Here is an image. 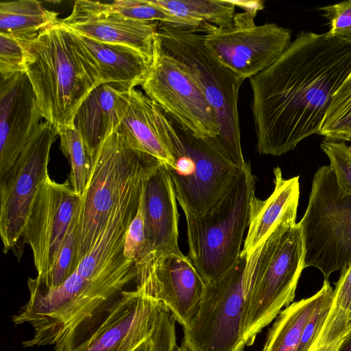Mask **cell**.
<instances>
[{"instance_id":"25","label":"cell","mask_w":351,"mask_h":351,"mask_svg":"<svg viewBox=\"0 0 351 351\" xmlns=\"http://www.w3.org/2000/svg\"><path fill=\"white\" fill-rule=\"evenodd\" d=\"M59 20L58 13L48 10L36 0L0 3V34L20 43L32 40Z\"/></svg>"},{"instance_id":"23","label":"cell","mask_w":351,"mask_h":351,"mask_svg":"<svg viewBox=\"0 0 351 351\" xmlns=\"http://www.w3.org/2000/svg\"><path fill=\"white\" fill-rule=\"evenodd\" d=\"M162 113L145 94L133 88L128 111L117 132L134 149L170 166L173 158L167 144Z\"/></svg>"},{"instance_id":"24","label":"cell","mask_w":351,"mask_h":351,"mask_svg":"<svg viewBox=\"0 0 351 351\" xmlns=\"http://www.w3.org/2000/svg\"><path fill=\"white\" fill-rule=\"evenodd\" d=\"M73 33L95 59L101 83L114 82L131 88L142 84L151 64L141 53L127 46L101 43Z\"/></svg>"},{"instance_id":"9","label":"cell","mask_w":351,"mask_h":351,"mask_svg":"<svg viewBox=\"0 0 351 351\" xmlns=\"http://www.w3.org/2000/svg\"><path fill=\"white\" fill-rule=\"evenodd\" d=\"M298 223L304 267L318 269L328 280L351 263V195L341 191L330 165L315 172L307 208Z\"/></svg>"},{"instance_id":"26","label":"cell","mask_w":351,"mask_h":351,"mask_svg":"<svg viewBox=\"0 0 351 351\" xmlns=\"http://www.w3.org/2000/svg\"><path fill=\"white\" fill-rule=\"evenodd\" d=\"M325 291L292 302L280 311L270 328L262 351H297L303 328Z\"/></svg>"},{"instance_id":"17","label":"cell","mask_w":351,"mask_h":351,"mask_svg":"<svg viewBox=\"0 0 351 351\" xmlns=\"http://www.w3.org/2000/svg\"><path fill=\"white\" fill-rule=\"evenodd\" d=\"M60 22L74 32L101 43L129 47L152 63L159 45L158 22L131 19L112 10L108 3L77 0Z\"/></svg>"},{"instance_id":"15","label":"cell","mask_w":351,"mask_h":351,"mask_svg":"<svg viewBox=\"0 0 351 351\" xmlns=\"http://www.w3.org/2000/svg\"><path fill=\"white\" fill-rule=\"evenodd\" d=\"M136 269L137 286L187 327L195 317L206 282L187 256L168 253L154 256Z\"/></svg>"},{"instance_id":"37","label":"cell","mask_w":351,"mask_h":351,"mask_svg":"<svg viewBox=\"0 0 351 351\" xmlns=\"http://www.w3.org/2000/svg\"><path fill=\"white\" fill-rule=\"evenodd\" d=\"M145 247V223L141 201L138 213L125 234L123 244L124 256L134 261L136 265L142 258Z\"/></svg>"},{"instance_id":"30","label":"cell","mask_w":351,"mask_h":351,"mask_svg":"<svg viewBox=\"0 0 351 351\" xmlns=\"http://www.w3.org/2000/svg\"><path fill=\"white\" fill-rule=\"evenodd\" d=\"M77 216L73 221L62 244L58 256L51 268L35 278H29L27 283L43 289H52L63 284L77 269Z\"/></svg>"},{"instance_id":"2","label":"cell","mask_w":351,"mask_h":351,"mask_svg":"<svg viewBox=\"0 0 351 351\" xmlns=\"http://www.w3.org/2000/svg\"><path fill=\"white\" fill-rule=\"evenodd\" d=\"M20 43L41 116L58 135L74 128L79 107L101 83L95 59L60 19L32 40Z\"/></svg>"},{"instance_id":"22","label":"cell","mask_w":351,"mask_h":351,"mask_svg":"<svg viewBox=\"0 0 351 351\" xmlns=\"http://www.w3.org/2000/svg\"><path fill=\"white\" fill-rule=\"evenodd\" d=\"M274 189L270 196L261 200L254 196L247 232L241 254L253 253L272 232L285 223L296 222L300 197L299 176L285 179L281 169H274Z\"/></svg>"},{"instance_id":"39","label":"cell","mask_w":351,"mask_h":351,"mask_svg":"<svg viewBox=\"0 0 351 351\" xmlns=\"http://www.w3.org/2000/svg\"><path fill=\"white\" fill-rule=\"evenodd\" d=\"M337 351H351V331L347 335Z\"/></svg>"},{"instance_id":"32","label":"cell","mask_w":351,"mask_h":351,"mask_svg":"<svg viewBox=\"0 0 351 351\" xmlns=\"http://www.w3.org/2000/svg\"><path fill=\"white\" fill-rule=\"evenodd\" d=\"M108 5L114 12L131 19L186 27L197 31L191 22L177 16L152 0H116Z\"/></svg>"},{"instance_id":"8","label":"cell","mask_w":351,"mask_h":351,"mask_svg":"<svg viewBox=\"0 0 351 351\" xmlns=\"http://www.w3.org/2000/svg\"><path fill=\"white\" fill-rule=\"evenodd\" d=\"M158 162L132 148L117 131L99 146L92 158L90 177L78 211V265L95 244L114 206L132 181Z\"/></svg>"},{"instance_id":"6","label":"cell","mask_w":351,"mask_h":351,"mask_svg":"<svg viewBox=\"0 0 351 351\" xmlns=\"http://www.w3.org/2000/svg\"><path fill=\"white\" fill-rule=\"evenodd\" d=\"M255 179L247 162L210 210L186 216L187 257L206 283L226 273L239 259L250 223Z\"/></svg>"},{"instance_id":"3","label":"cell","mask_w":351,"mask_h":351,"mask_svg":"<svg viewBox=\"0 0 351 351\" xmlns=\"http://www.w3.org/2000/svg\"><path fill=\"white\" fill-rule=\"evenodd\" d=\"M136 275L135 262L129 260L116 270L90 279L75 271L52 289L27 283L29 298L12 316L15 325L27 323L33 328L32 337L23 341L22 346H52L54 351L69 350L86 324Z\"/></svg>"},{"instance_id":"7","label":"cell","mask_w":351,"mask_h":351,"mask_svg":"<svg viewBox=\"0 0 351 351\" xmlns=\"http://www.w3.org/2000/svg\"><path fill=\"white\" fill-rule=\"evenodd\" d=\"M162 121L173 158L172 165L165 166L176 199L185 217L201 216L220 201L242 167L164 112Z\"/></svg>"},{"instance_id":"16","label":"cell","mask_w":351,"mask_h":351,"mask_svg":"<svg viewBox=\"0 0 351 351\" xmlns=\"http://www.w3.org/2000/svg\"><path fill=\"white\" fill-rule=\"evenodd\" d=\"M162 306L138 289L122 291L96 328L68 351H135L151 338Z\"/></svg>"},{"instance_id":"42","label":"cell","mask_w":351,"mask_h":351,"mask_svg":"<svg viewBox=\"0 0 351 351\" xmlns=\"http://www.w3.org/2000/svg\"><path fill=\"white\" fill-rule=\"evenodd\" d=\"M349 148H350V152H351V145H350V146H349Z\"/></svg>"},{"instance_id":"34","label":"cell","mask_w":351,"mask_h":351,"mask_svg":"<svg viewBox=\"0 0 351 351\" xmlns=\"http://www.w3.org/2000/svg\"><path fill=\"white\" fill-rule=\"evenodd\" d=\"M328 21L326 33L332 37L351 43V0L318 8Z\"/></svg>"},{"instance_id":"1","label":"cell","mask_w":351,"mask_h":351,"mask_svg":"<svg viewBox=\"0 0 351 351\" xmlns=\"http://www.w3.org/2000/svg\"><path fill=\"white\" fill-rule=\"evenodd\" d=\"M351 70V43L302 31L271 65L250 78L261 155L282 156L317 134Z\"/></svg>"},{"instance_id":"36","label":"cell","mask_w":351,"mask_h":351,"mask_svg":"<svg viewBox=\"0 0 351 351\" xmlns=\"http://www.w3.org/2000/svg\"><path fill=\"white\" fill-rule=\"evenodd\" d=\"M176 321L164 306L157 317L155 327L150 338V351H173L176 343Z\"/></svg>"},{"instance_id":"33","label":"cell","mask_w":351,"mask_h":351,"mask_svg":"<svg viewBox=\"0 0 351 351\" xmlns=\"http://www.w3.org/2000/svg\"><path fill=\"white\" fill-rule=\"evenodd\" d=\"M330 160L337 184L341 191L351 195V152L344 142L324 140L320 145Z\"/></svg>"},{"instance_id":"5","label":"cell","mask_w":351,"mask_h":351,"mask_svg":"<svg viewBox=\"0 0 351 351\" xmlns=\"http://www.w3.org/2000/svg\"><path fill=\"white\" fill-rule=\"evenodd\" d=\"M157 36L162 49L192 75L217 117L219 135L209 141L238 167H244L247 162L241 147L238 101L245 79L210 52L202 32L159 23Z\"/></svg>"},{"instance_id":"10","label":"cell","mask_w":351,"mask_h":351,"mask_svg":"<svg viewBox=\"0 0 351 351\" xmlns=\"http://www.w3.org/2000/svg\"><path fill=\"white\" fill-rule=\"evenodd\" d=\"M246 256L216 280L206 283L198 310L184 328L182 343L190 351H243Z\"/></svg>"},{"instance_id":"31","label":"cell","mask_w":351,"mask_h":351,"mask_svg":"<svg viewBox=\"0 0 351 351\" xmlns=\"http://www.w3.org/2000/svg\"><path fill=\"white\" fill-rule=\"evenodd\" d=\"M58 136L60 139L61 151L71 166L70 184L82 196L90 177L92 158L80 133L75 128H66Z\"/></svg>"},{"instance_id":"27","label":"cell","mask_w":351,"mask_h":351,"mask_svg":"<svg viewBox=\"0 0 351 351\" xmlns=\"http://www.w3.org/2000/svg\"><path fill=\"white\" fill-rule=\"evenodd\" d=\"M177 16L191 22L197 32L207 34L229 25L235 15V1L221 0H152Z\"/></svg>"},{"instance_id":"38","label":"cell","mask_w":351,"mask_h":351,"mask_svg":"<svg viewBox=\"0 0 351 351\" xmlns=\"http://www.w3.org/2000/svg\"><path fill=\"white\" fill-rule=\"evenodd\" d=\"M350 331L351 330L328 343L322 345L313 344L308 351H337Z\"/></svg>"},{"instance_id":"21","label":"cell","mask_w":351,"mask_h":351,"mask_svg":"<svg viewBox=\"0 0 351 351\" xmlns=\"http://www.w3.org/2000/svg\"><path fill=\"white\" fill-rule=\"evenodd\" d=\"M132 88L118 83H101L79 107L74 128L91 158L102 143L118 130L129 107Z\"/></svg>"},{"instance_id":"11","label":"cell","mask_w":351,"mask_h":351,"mask_svg":"<svg viewBox=\"0 0 351 351\" xmlns=\"http://www.w3.org/2000/svg\"><path fill=\"white\" fill-rule=\"evenodd\" d=\"M58 134L44 121L7 174L0 178V236L4 254L20 261L26 244L25 226L34 198L49 176L50 150Z\"/></svg>"},{"instance_id":"20","label":"cell","mask_w":351,"mask_h":351,"mask_svg":"<svg viewBox=\"0 0 351 351\" xmlns=\"http://www.w3.org/2000/svg\"><path fill=\"white\" fill-rule=\"evenodd\" d=\"M159 162L141 172L114 206L99 237L78 265L76 271L80 276L90 279L116 269L129 259L123 254L125 234L140 207L145 181Z\"/></svg>"},{"instance_id":"19","label":"cell","mask_w":351,"mask_h":351,"mask_svg":"<svg viewBox=\"0 0 351 351\" xmlns=\"http://www.w3.org/2000/svg\"><path fill=\"white\" fill-rule=\"evenodd\" d=\"M176 200L166 166L160 162L145 180L143 189L145 247L136 267L158 255L182 253L178 244Z\"/></svg>"},{"instance_id":"40","label":"cell","mask_w":351,"mask_h":351,"mask_svg":"<svg viewBox=\"0 0 351 351\" xmlns=\"http://www.w3.org/2000/svg\"><path fill=\"white\" fill-rule=\"evenodd\" d=\"M151 341L150 339L141 345L135 351H150Z\"/></svg>"},{"instance_id":"28","label":"cell","mask_w":351,"mask_h":351,"mask_svg":"<svg viewBox=\"0 0 351 351\" xmlns=\"http://www.w3.org/2000/svg\"><path fill=\"white\" fill-rule=\"evenodd\" d=\"M351 330V263L341 271L333 290L332 304L316 339L322 345Z\"/></svg>"},{"instance_id":"35","label":"cell","mask_w":351,"mask_h":351,"mask_svg":"<svg viewBox=\"0 0 351 351\" xmlns=\"http://www.w3.org/2000/svg\"><path fill=\"white\" fill-rule=\"evenodd\" d=\"M25 72L21 44L16 39L0 34V75L6 79Z\"/></svg>"},{"instance_id":"4","label":"cell","mask_w":351,"mask_h":351,"mask_svg":"<svg viewBox=\"0 0 351 351\" xmlns=\"http://www.w3.org/2000/svg\"><path fill=\"white\" fill-rule=\"evenodd\" d=\"M304 243L296 222L278 226L253 253L246 257L244 274L246 346L295 295L304 267Z\"/></svg>"},{"instance_id":"14","label":"cell","mask_w":351,"mask_h":351,"mask_svg":"<svg viewBox=\"0 0 351 351\" xmlns=\"http://www.w3.org/2000/svg\"><path fill=\"white\" fill-rule=\"evenodd\" d=\"M81 196L66 180L49 178L40 186L31 206L25 226L26 243L34 257L37 276L46 273L55 262L66 233L78 211Z\"/></svg>"},{"instance_id":"41","label":"cell","mask_w":351,"mask_h":351,"mask_svg":"<svg viewBox=\"0 0 351 351\" xmlns=\"http://www.w3.org/2000/svg\"><path fill=\"white\" fill-rule=\"evenodd\" d=\"M173 351H190L185 346L182 344L180 346H176Z\"/></svg>"},{"instance_id":"18","label":"cell","mask_w":351,"mask_h":351,"mask_svg":"<svg viewBox=\"0 0 351 351\" xmlns=\"http://www.w3.org/2000/svg\"><path fill=\"white\" fill-rule=\"evenodd\" d=\"M31 83L22 72L0 85V178L11 169L43 122Z\"/></svg>"},{"instance_id":"29","label":"cell","mask_w":351,"mask_h":351,"mask_svg":"<svg viewBox=\"0 0 351 351\" xmlns=\"http://www.w3.org/2000/svg\"><path fill=\"white\" fill-rule=\"evenodd\" d=\"M317 134L331 141H351V70L333 95Z\"/></svg>"},{"instance_id":"13","label":"cell","mask_w":351,"mask_h":351,"mask_svg":"<svg viewBox=\"0 0 351 351\" xmlns=\"http://www.w3.org/2000/svg\"><path fill=\"white\" fill-rule=\"evenodd\" d=\"M141 87L167 115L195 136L210 141L219 136L217 117L200 87L160 43Z\"/></svg>"},{"instance_id":"12","label":"cell","mask_w":351,"mask_h":351,"mask_svg":"<svg viewBox=\"0 0 351 351\" xmlns=\"http://www.w3.org/2000/svg\"><path fill=\"white\" fill-rule=\"evenodd\" d=\"M261 6L245 8L228 25L205 34L204 43L224 66L251 78L274 63L291 43V31L274 23L256 25Z\"/></svg>"}]
</instances>
